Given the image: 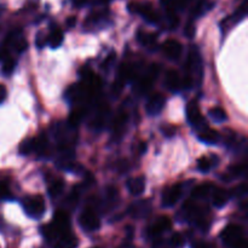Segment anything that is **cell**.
<instances>
[{
    "label": "cell",
    "mask_w": 248,
    "mask_h": 248,
    "mask_svg": "<svg viewBox=\"0 0 248 248\" xmlns=\"http://www.w3.org/2000/svg\"><path fill=\"white\" fill-rule=\"evenodd\" d=\"M244 172H245L244 165H236V166L230 167L227 172V176H223L222 178L224 179V181L229 182V181H232V179H235V178H237V177L242 176V174H244Z\"/></svg>",
    "instance_id": "cell-24"
},
{
    "label": "cell",
    "mask_w": 248,
    "mask_h": 248,
    "mask_svg": "<svg viewBox=\"0 0 248 248\" xmlns=\"http://www.w3.org/2000/svg\"><path fill=\"white\" fill-rule=\"evenodd\" d=\"M79 224L86 232H96L101 228V220L93 207H86L79 217Z\"/></svg>",
    "instance_id": "cell-4"
},
{
    "label": "cell",
    "mask_w": 248,
    "mask_h": 248,
    "mask_svg": "<svg viewBox=\"0 0 248 248\" xmlns=\"http://www.w3.org/2000/svg\"><path fill=\"white\" fill-rule=\"evenodd\" d=\"M47 43L48 45L52 48H57L61 44L63 43V33L61 29L55 28L51 31V33L47 36Z\"/></svg>",
    "instance_id": "cell-21"
},
{
    "label": "cell",
    "mask_w": 248,
    "mask_h": 248,
    "mask_svg": "<svg viewBox=\"0 0 248 248\" xmlns=\"http://www.w3.org/2000/svg\"><path fill=\"white\" fill-rule=\"evenodd\" d=\"M170 241H171V244H172V246H173V248H182L184 246L183 236H182L181 234H178V232H176V234H174L173 236L170 239Z\"/></svg>",
    "instance_id": "cell-32"
},
{
    "label": "cell",
    "mask_w": 248,
    "mask_h": 248,
    "mask_svg": "<svg viewBox=\"0 0 248 248\" xmlns=\"http://www.w3.org/2000/svg\"><path fill=\"white\" fill-rule=\"evenodd\" d=\"M63 189H64V183H63L62 179H57V181L52 182L51 186H48V194H50L51 198H57L62 194Z\"/></svg>",
    "instance_id": "cell-25"
},
{
    "label": "cell",
    "mask_w": 248,
    "mask_h": 248,
    "mask_svg": "<svg viewBox=\"0 0 248 248\" xmlns=\"http://www.w3.org/2000/svg\"><path fill=\"white\" fill-rule=\"evenodd\" d=\"M220 237L227 246L232 248H247L245 232L239 225H228L220 234Z\"/></svg>",
    "instance_id": "cell-2"
},
{
    "label": "cell",
    "mask_w": 248,
    "mask_h": 248,
    "mask_svg": "<svg viewBox=\"0 0 248 248\" xmlns=\"http://www.w3.org/2000/svg\"><path fill=\"white\" fill-rule=\"evenodd\" d=\"M34 152V138H28L24 140L19 145V153L22 155H29Z\"/></svg>",
    "instance_id": "cell-28"
},
{
    "label": "cell",
    "mask_w": 248,
    "mask_h": 248,
    "mask_svg": "<svg viewBox=\"0 0 248 248\" xmlns=\"http://www.w3.org/2000/svg\"><path fill=\"white\" fill-rule=\"evenodd\" d=\"M128 10L133 14H138L148 22V23L156 24L159 23L160 17L154 7L150 4H140V2H132L128 5Z\"/></svg>",
    "instance_id": "cell-5"
},
{
    "label": "cell",
    "mask_w": 248,
    "mask_h": 248,
    "mask_svg": "<svg viewBox=\"0 0 248 248\" xmlns=\"http://www.w3.org/2000/svg\"><path fill=\"white\" fill-rule=\"evenodd\" d=\"M153 248H173L170 240H157L154 242Z\"/></svg>",
    "instance_id": "cell-33"
},
{
    "label": "cell",
    "mask_w": 248,
    "mask_h": 248,
    "mask_svg": "<svg viewBox=\"0 0 248 248\" xmlns=\"http://www.w3.org/2000/svg\"><path fill=\"white\" fill-rule=\"evenodd\" d=\"M108 116H109V109L106 104H103V106L98 109L96 116H94V119L92 120V125H93V127L96 128L104 127V124L107 123Z\"/></svg>",
    "instance_id": "cell-17"
},
{
    "label": "cell",
    "mask_w": 248,
    "mask_h": 248,
    "mask_svg": "<svg viewBox=\"0 0 248 248\" xmlns=\"http://www.w3.org/2000/svg\"><path fill=\"white\" fill-rule=\"evenodd\" d=\"M193 248H212V247H211L210 245L205 244V242H195Z\"/></svg>",
    "instance_id": "cell-37"
},
{
    "label": "cell",
    "mask_w": 248,
    "mask_h": 248,
    "mask_svg": "<svg viewBox=\"0 0 248 248\" xmlns=\"http://www.w3.org/2000/svg\"><path fill=\"white\" fill-rule=\"evenodd\" d=\"M15 69V61L11 57L4 56V63H2V73L6 75L11 74Z\"/></svg>",
    "instance_id": "cell-31"
},
{
    "label": "cell",
    "mask_w": 248,
    "mask_h": 248,
    "mask_svg": "<svg viewBox=\"0 0 248 248\" xmlns=\"http://www.w3.org/2000/svg\"><path fill=\"white\" fill-rule=\"evenodd\" d=\"M162 51H164L165 56L170 60H178L182 55V45L179 41L173 40V39H169L162 45Z\"/></svg>",
    "instance_id": "cell-11"
},
{
    "label": "cell",
    "mask_w": 248,
    "mask_h": 248,
    "mask_svg": "<svg viewBox=\"0 0 248 248\" xmlns=\"http://www.w3.org/2000/svg\"><path fill=\"white\" fill-rule=\"evenodd\" d=\"M166 99L161 93L153 94L147 103V111L149 115H157L164 109Z\"/></svg>",
    "instance_id": "cell-12"
},
{
    "label": "cell",
    "mask_w": 248,
    "mask_h": 248,
    "mask_svg": "<svg viewBox=\"0 0 248 248\" xmlns=\"http://www.w3.org/2000/svg\"><path fill=\"white\" fill-rule=\"evenodd\" d=\"M6 94H7L6 87H5L2 84H0V104L6 99Z\"/></svg>",
    "instance_id": "cell-36"
},
{
    "label": "cell",
    "mask_w": 248,
    "mask_h": 248,
    "mask_svg": "<svg viewBox=\"0 0 248 248\" xmlns=\"http://www.w3.org/2000/svg\"><path fill=\"white\" fill-rule=\"evenodd\" d=\"M127 188L128 191H130L132 195L138 196L140 194H143L145 189V179L144 177H135V178H131L130 181L127 182Z\"/></svg>",
    "instance_id": "cell-15"
},
{
    "label": "cell",
    "mask_w": 248,
    "mask_h": 248,
    "mask_svg": "<svg viewBox=\"0 0 248 248\" xmlns=\"http://www.w3.org/2000/svg\"><path fill=\"white\" fill-rule=\"evenodd\" d=\"M208 9H211L208 0H199V2L193 9V14L191 15H193V17H199L205 14Z\"/></svg>",
    "instance_id": "cell-26"
},
{
    "label": "cell",
    "mask_w": 248,
    "mask_h": 248,
    "mask_svg": "<svg viewBox=\"0 0 248 248\" xmlns=\"http://www.w3.org/2000/svg\"><path fill=\"white\" fill-rule=\"evenodd\" d=\"M73 2H74L77 6H82V5L86 4L87 0H73Z\"/></svg>",
    "instance_id": "cell-38"
},
{
    "label": "cell",
    "mask_w": 248,
    "mask_h": 248,
    "mask_svg": "<svg viewBox=\"0 0 248 248\" xmlns=\"http://www.w3.org/2000/svg\"><path fill=\"white\" fill-rule=\"evenodd\" d=\"M152 211V205L149 201H142V202H137L130 207V213L135 218H142L147 217Z\"/></svg>",
    "instance_id": "cell-14"
},
{
    "label": "cell",
    "mask_w": 248,
    "mask_h": 248,
    "mask_svg": "<svg viewBox=\"0 0 248 248\" xmlns=\"http://www.w3.org/2000/svg\"><path fill=\"white\" fill-rule=\"evenodd\" d=\"M165 84L170 91L177 92L182 89V78L176 70H169L165 77Z\"/></svg>",
    "instance_id": "cell-13"
},
{
    "label": "cell",
    "mask_w": 248,
    "mask_h": 248,
    "mask_svg": "<svg viewBox=\"0 0 248 248\" xmlns=\"http://www.w3.org/2000/svg\"><path fill=\"white\" fill-rule=\"evenodd\" d=\"M213 159H215V156L200 157V159L198 160V169L200 170L201 172H203V173L208 172L213 166H215L216 164H217V161H218V160L213 161Z\"/></svg>",
    "instance_id": "cell-23"
},
{
    "label": "cell",
    "mask_w": 248,
    "mask_h": 248,
    "mask_svg": "<svg viewBox=\"0 0 248 248\" xmlns=\"http://www.w3.org/2000/svg\"><path fill=\"white\" fill-rule=\"evenodd\" d=\"M190 0H161L162 5L169 12H176L177 10H183Z\"/></svg>",
    "instance_id": "cell-19"
},
{
    "label": "cell",
    "mask_w": 248,
    "mask_h": 248,
    "mask_svg": "<svg viewBox=\"0 0 248 248\" xmlns=\"http://www.w3.org/2000/svg\"><path fill=\"white\" fill-rule=\"evenodd\" d=\"M94 248H98V247H94Z\"/></svg>",
    "instance_id": "cell-41"
},
{
    "label": "cell",
    "mask_w": 248,
    "mask_h": 248,
    "mask_svg": "<svg viewBox=\"0 0 248 248\" xmlns=\"http://www.w3.org/2000/svg\"><path fill=\"white\" fill-rule=\"evenodd\" d=\"M127 123H128V116L125 111H121L116 115V118L114 119V124H113V131H111V138L113 140L118 142L120 140L121 138L124 137L125 135L126 127H127Z\"/></svg>",
    "instance_id": "cell-7"
},
{
    "label": "cell",
    "mask_w": 248,
    "mask_h": 248,
    "mask_svg": "<svg viewBox=\"0 0 248 248\" xmlns=\"http://www.w3.org/2000/svg\"><path fill=\"white\" fill-rule=\"evenodd\" d=\"M184 33H186V38H194V35H195V26H194L193 22H188Z\"/></svg>",
    "instance_id": "cell-34"
},
{
    "label": "cell",
    "mask_w": 248,
    "mask_h": 248,
    "mask_svg": "<svg viewBox=\"0 0 248 248\" xmlns=\"http://www.w3.org/2000/svg\"><path fill=\"white\" fill-rule=\"evenodd\" d=\"M159 72L160 69L156 64H153L152 67L149 68V70H148V73L145 74V77L138 81V85H137L138 93L145 94L152 90L155 79H156L157 75H159Z\"/></svg>",
    "instance_id": "cell-6"
},
{
    "label": "cell",
    "mask_w": 248,
    "mask_h": 248,
    "mask_svg": "<svg viewBox=\"0 0 248 248\" xmlns=\"http://www.w3.org/2000/svg\"><path fill=\"white\" fill-rule=\"evenodd\" d=\"M172 228V220L170 219L166 216H162V217L157 218L154 223L149 227L148 229V235L149 236H159V235L164 234V232H169Z\"/></svg>",
    "instance_id": "cell-8"
},
{
    "label": "cell",
    "mask_w": 248,
    "mask_h": 248,
    "mask_svg": "<svg viewBox=\"0 0 248 248\" xmlns=\"http://www.w3.org/2000/svg\"><path fill=\"white\" fill-rule=\"evenodd\" d=\"M44 237L53 248H75L78 240L70 230L69 216L65 211L58 210L50 224L41 228Z\"/></svg>",
    "instance_id": "cell-1"
},
{
    "label": "cell",
    "mask_w": 248,
    "mask_h": 248,
    "mask_svg": "<svg viewBox=\"0 0 248 248\" xmlns=\"http://www.w3.org/2000/svg\"><path fill=\"white\" fill-rule=\"evenodd\" d=\"M14 198L10 189L9 184L6 182H0V201H6L11 200Z\"/></svg>",
    "instance_id": "cell-29"
},
{
    "label": "cell",
    "mask_w": 248,
    "mask_h": 248,
    "mask_svg": "<svg viewBox=\"0 0 248 248\" xmlns=\"http://www.w3.org/2000/svg\"><path fill=\"white\" fill-rule=\"evenodd\" d=\"M208 113H210L211 118H212L215 121H217V123H223V121H225L228 119L227 114H225V111L223 110L220 107H215V108H211Z\"/></svg>",
    "instance_id": "cell-27"
},
{
    "label": "cell",
    "mask_w": 248,
    "mask_h": 248,
    "mask_svg": "<svg viewBox=\"0 0 248 248\" xmlns=\"http://www.w3.org/2000/svg\"><path fill=\"white\" fill-rule=\"evenodd\" d=\"M161 130H162V132H164L165 135L167 136V137H171V136L174 135V131H176V128H174L173 126L166 125V126H164V127H162Z\"/></svg>",
    "instance_id": "cell-35"
},
{
    "label": "cell",
    "mask_w": 248,
    "mask_h": 248,
    "mask_svg": "<svg viewBox=\"0 0 248 248\" xmlns=\"http://www.w3.org/2000/svg\"><path fill=\"white\" fill-rule=\"evenodd\" d=\"M23 208L31 218H41L45 213L46 206L41 195L27 196L23 200Z\"/></svg>",
    "instance_id": "cell-3"
},
{
    "label": "cell",
    "mask_w": 248,
    "mask_h": 248,
    "mask_svg": "<svg viewBox=\"0 0 248 248\" xmlns=\"http://www.w3.org/2000/svg\"><path fill=\"white\" fill-rule=\"evenodd\" d=\"M186 118H188V121L194 127H200V125L203 126L205 120L201 115L200 107H199L196 101L189 102L188 106H186Z\"/></svg>",
    "instance_id": "cell-9"
},
{
    "label": "cell",
    "mask_w": 248,
    "mask_h": 248,
    "mask_svg": "<svg viewBox=\"0 0 248 248\" xmlns=\"http://www.w3.org/2000/svg\"><path fill=\"white\" fill-rule=\"evenodd\" d=\"M138 41H140L142 45L147 46V47H150V46H155L156 44V34H152V33H147V31H138V36H137Z\"/></svg>",
    "instance_id": "cell-22"
},
{
    "label": "cell",
    "mask_w": 248,
    "mask_h": 248,
    "mask_svg": "<svg viewBox=\"0 0 248 248\" xmlns=\"http://www.w3.org/2000/svg\"><path fill=\"white\" fill-rule=\"evenodd\" d=\"M182 196V186L179 184L170 186L162 194V205L165 207H171L178 202L179 198Z\"/></svg>",
    "instance_id": "cell-10"
},
{
    "label": "cell",
    "mask_w": 248,
    "mask_h": 248,
    "mask_svg": "<svg viewBox=\"0 0 248 248\" xmlns=\"http://www.w3.org/2000/svg\"><path fill=\"white\" fill-rule=\"evenodd\" d=\"M199 140L201 142L206 143V144H215V143H217L219 140V133L216 130H213V128L205 127L200 131Z\"/></svg>",
    "instance_id": "cell-16"
},
{
    "label": "cell",
    "mask_w": 248,
    "mask_h": 248,
    "mask_svg": "<svg viewBox=\"0 0 248 248\" xmlns=\"http://www.w3.org/2000/svg\"><path fill=\"white\" fill-rule=\"evenodd\" d=\"M215 190V186L210 183L201 184V186H196L193 190V198L195 199H205L207 196L212 195V191Z\"/></svg>",
    "instance_id": "cell-18"
},
{
    "label": "cell",
    "mask_w": 248,
    "mask_h": 248,
    "mask_svg": "<svg viewBox=\"0 0 248 248\" xmlns=\"http://www.w3.org/2000/svg\"><path fill=\"white\" fill-rule=\"evenodd\" d=\"M82 114H84L82 110H74L70 114L69 119H68V124H69L70 127H77L79 125L80 121L82 120Z\"/></svg>",
    "instance_id": "cell-30"
},
{
    "label": "cell",
    "mask_w": 248,
    "mask_h": 248,
    "mask_svg": "<svg viewBox=\"0 0 248 248\" xmlns=\"http://www.w3.org/2000/svg\"><path fill=\"white\" fill-rule=\"evenodd\" d=\"M73 24H75V17H70V18L68 19V26L72 27Z\"/></svg>",
    "instance_id": "cell-39"
},
{
    "label": "cell",
    "mask_w": 248,
    "mask_h": 248,
    "mask_svg": "<svg viewBox=\"0 0 248 248\" xmlns=\"http://www.w3.org/2000/svg\"><path fill=\"white\" fill-rule=\"evenodd\" d=\"M96 1L98 2V4H107V2H109L110 0H96Z\"/></svg>",
    "instance_id": "cell-40"
},
{
    "label": "cell",
    "mask_w": 248,
    "mask_h": 248,
    "mask_svg": "<svg viewBox=\"0 0 248 248\" xmlns=\"http://www.w3.org/2000/svg\"><path fill=\"white\" fill-rule=\"evenodd\" d=\"M228 194L227 191H224L223 189H216L212 191V199H213V205L216 206V207L220 208L223 207V206L227 203L228 201Z\"/></svg>",
    "instance_id": "cell-20"
}]
</instances>
